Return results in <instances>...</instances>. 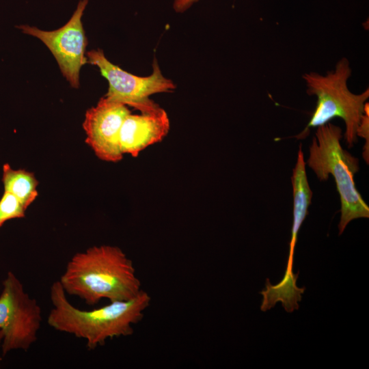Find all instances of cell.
<instances>
[{
  "mask_svg": "<svg viewBox=\"0 0 369 369\" xmlns=\"http://www.w3.org/2000/svg\"><path fill=\"white\" fill-rule=\"evenodd\" d=\"M305 164L301 146H300L291 177L293 193V221L289 244V255L285 272L292 271L294 251L298 232L308 213V207L312 197V191L307 178Z\"/></svg>",
  "mask_w": 369,
  "mask_h": 369,
  "instance_id": "cell-10",
  "label": "cell"
},
{
  "mask_svg": "<svg viewBox=\"0 0 369 369\" xmlns=\"http://www.w3.org/2000/svg\"><path fill=\"white\" fill-rule=\"evenodd\" d=\"M342 129L331 123L317 127L305 163L320 181L327 180L330 174L335 180L341 202L339 235L352 220L369 217V207L354 181L359 170L358 159L342 148Z\"/></svg>",
  "mask_w": 369,
  "mask_h": 369,
  "instance_id": "cell-3",
  "label": "cell"
},
{
  "mask_svg": "<svg viewBox=\"0 0 369 369\" xmlns=\"http://www.w3.org/2000/svg\"><path fill=\"white\" fill-rule=\"evenodd\" d=\"M3 338V333H2L1 330H0V348H1V346ZM1 359H2V358H1V357L0 356V366H1Z\"/></svg>",
  "mask_w": 369,
  "mask_h": 369,
  "instance_id": "cell-16",
  "label": "cell"
},
{
  "mask_svg": "<svg viewBox=\"0 0 369 369\" xmlns=\"http://www.w3.org/2000/svg\"><path fill=\"white\" fill-rule=\"evenodd\" d=\"M88 1L80 0L69 20L57 29L44 31L28 25L16 26L23 33L37 38L46 46L62 74L74 88L80 85L81 67L88 63L85 56L87 41L81 20Z\"/></svg>",
  "mask_w": 369,
  "mask_h": 369,
  "instance_id": "cell-7",
  "label": "cell"
},
{
  "mask_svg": "<svg viewBox=\"0 0 369 369\" xmlns=\"http://www.w3.org/2000/svg\"><path fill=\"white\" fill-rule=\"evenodd\" d=\"M4 191L15 196L27 209L38 196V182L34 174L25 169H13L8 163L3 166Z\"/></svg>",
  "mask_w": 369,
  "mask_h": 369,
  "instance_id": "cell-12",
  "label": "cell"
},
{
  "mask_svg": "<svg viewBox=\"0 0 369 369\" xmlns=\"http://www.w3.org/2000/svg\"><path fill=\"white\" fill-rule=\"evenodd\" d=\"M351 74L348 60L343 57L333 70L325 75L316 72L305 73L303 78L306 83L307 93L316 96L317 103L305 128L297 136H307L310 127H318L334 118H340L345 124L344 139L349 148L357 141V131L365 113V105L369 90L355 94L347 87Z\"/></svg>",
  "mask_w": 369,
  "mask_h": 369,
  "instance_id": "cell-4",
  "label": "cell"
},
{
  "mask_svg": "<svg viewBox=\"0 0 369 369\" xmlns=\"http://www.w3.org/2000/svg\"><path fill=\"white\" fill-rule=\"evenodd\" d=\"M170 122L161 107L141 114H128L120 131V147L123 155L137 157L148 146L161 141L168 134Z\"/></svg>",
  "mask_w": 369,
  "mask_h": 369,
  "instance_id": "cell-9",
  "label": "cell"
},
{
  "mask_svg": "<svg viewBox=\"0 0 369 369\" xmlns=\"http://www.w3.org/2000/svg\"><path fill=\"white\" fill-rule=\"evenodd\" d=\"M66 295L87 305L127 301L142 290L133 261L119 247L100 245L76 253L58 280Z\"/></svg>",
  "mask_w": 369,
  "mask_h": 369,
  "instance_id": "cell-1",
  "label": "cell"
},
{
  "mask_svg": "<svg viewBox=\"0 0 369 369\" xmlns=\"http://www.w3.org/2000/svg\"><path fill=\"white\" fill-rule=\"evenodd\" d=\"M299 272L294 274L292 271L285 272L282 281L275 286L271 285L269 279H266L265 290L260 292L263 296L260 310L266 312L274 307L277 301H281L287 312H292L299 309L298 302L301 300V295L305 288H299L296 282Z\"/></svg>",
  "mask_w": 369,
  "mask_h": 369,
  "instance_id": "cell-11",
  "label": "cell"
},
{
  "mask_svg": "<svg viewBox=\"0 0 369 369\" xmlns=\"http://www.w3.org/2000/svg\"><path fill=\"white\" fill-rule=\"evenodd\" d=\"M197 1L198 0H174L173 8L176 12L182 13Z\"/></svg>",
  "mask_w": 369,
  "mask_h": 369,
  "instance_id": "cell-15",
  "label": "cell"
},
{
  "mask_svg": "<svg viewBox=\"0 0 369 369\" xmlns=\"http://www.w3.org/2000/svg\"><path fill=\"white\" fill-rule=\"evenodd\" d=\"M130 113L126 105L105 96L86 111L83 123L85 142L100 160L116 163L122 159L120 131L124 119Z\"/></svg>",
  "mask_w": 369,
  "mask_h": 369,
  "instance_id": "cell-8",
  "label": "cell"
},
{
  "mask_svg": "<svg viewBox=\"0 0 369 369\" xmlns=\"http://www.w3.org/2000/svg\"><path fill=\"white\" fill-rule=\"evenodd\" d=\"M42 320V309L37 301L25 290L13 272H8L0 294L3 356L12 351H28L38 340Z\"/></svg>",
  "mask_w": 369,
  "mask_h": 369,
  "instance_id": "cell-5",
  "label": "cell"
},
{
  "mask_svg": "<svg viewBox=\"0 0 369 369\" xmlns=\"http://www.w3.org/2000/svg\"><path fill=\"white\" fill-rule=\"evenodd\" d=\"M66 295L58 280L52 284L53 308L47 323L56 331L85 340L89 350L104 345L108 339L133 334V325L143 319L151 301L149 294L141 290L130 300L111 301L96 309L82 310L73 305Z\"/></svg>",
  "mask_w": 369,
  "mask_h": 369,
  "instance_id": "cell-2",
  "label": "cell"
},
{
  "mask_svg": "<svg viewBox=\"0 0 369 369\" xmlns=\"http://www.w3.org/2000/svg\"><path fill=\"white\" fill-rule=\"evenodd\" d=\"M86 57L87 62L97 66L109 83L108 91L105 96L131 107L141 113L153 111L161 107L149 98L150 96L170 92L176 87L172 80L163 75L156 59L153 61L152 74L147 77H139L111 63L101 49L88 51Z\"/></svg>",
  "mask_w": 369,
  "mask_h": 369,
  "instance_id": "cell-6",
  "label": "cell"
},
{
  "mask_svg": "<svg viewBox=\"0 0 369 369\" xmlns=\"http://www.w3.org/2000/svg\"><path fill=\"white\" fill-rule=\"evenodd\" d=\"M26 210L15 196L4 191L0 199V228L10 219L25 217Z\"/></svg>",
  "mask_w": 369,
  "mask_h": 369,
  "instance_id": "cell-13",
  "label": "cell"
},
{
  "mask_svg": "<svg viewBox=\"0 0 369 369\" xmlns=\"http://www.w3.org/2000/svg\"><path fill=\"white\" fill-rule=\"evenodd\" d=\"M357 135L365 139V144L363 148V158L367 164L369 163V115L368 103L365 105V113L362 116L359 125Z\"/></svg>",
  "mask_w": 369,
  "mask_h": 369,
  "instance_id": "cell-14",
  "label": "cell"
}]
</instances>
